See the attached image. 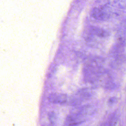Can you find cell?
Instances as JSON below:
<instances>
[{"label": "cell", "instance_id": "cell-2", "mask_svg": "<svg viewBox=\"0 0 126 126\" xmlns=\"http://www.w3.org/2000/svg\"><path fill=\"white\" fill-rule=\"evenodd\" d=\"M48 100L51 103L63 104L67 100V95L60 93H52L48 96Z\"/></svg>", "mask_w": 126, "mask_h": 126}, {"label": "cell", "instance_id": "cell-1", "mask_svg": "<svg viewBox=\"0 0 126 126\" xmlns=\"http://www.w3.org/2000/svg\"><path fill=\"white\" fill-rule=\"evenodd\" d=\"M92 16L98 20H106L110 17L109 13L105 6L94 8L92 11Z\"/></svg>", "mask_w": 126, "mask_h": 126}]
</instances>
